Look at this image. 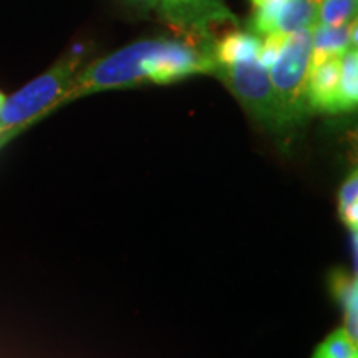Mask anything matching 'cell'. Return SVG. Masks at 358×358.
<instances>
[{"label": "cell", "mask_w": 358, "mask_h": 358, "mask_svg": "<svg viewBox=\"0 0 358 358\" xmlns=\"http://www.w3.org/2000/svg\"><path fill=\"white\" fill-rule=\"evenodd\" d=\"M216 66L211 52L201 50L189 42L140 40L78 71L62 105L106 90L133 88L145 83L169 85L191 75L214 73Z\"/></svg>", "instance_id": "1"}, {"label": "cell", "mask_w": 358, "mask_h": 358, "mask_svg": "<svg viewBox=\"0 0 358 358\" xmlns=\"http://www.w3.org/2000/svg\"><path fill=\"white\" fill-rule=\"evenodd\" d=\"M82 55L70 53L45 73L30 80L12 96L6 98L0 110V146L27 124L60 108L62 101L78 75Z\"/></svg>", "instance_id": "2"}, {"label": "cell", "mask_w": 358, "mask_h": 358, "mask_svg": "<svg viewBox=\"0 0 358 358\" xmlns=\"http://www.w3.org/2000/svg\"><path fill=\"white\" fill-rule=\"evenodd\" d=\"M312 29L308 27L289 34L275 64L268 70L284 128L301 122L308 111L307 77L310 70Z\"/></svg>", "instance_id": "3"}, {"label": "cell", "mask_w": 358, "mask_h": 358, "mask_svg": "<svg viewBox=\"0 0 358 358\" xmlns=\"http://www.w3.org/2000/svg\"><path fill=\"white\" fill-rule=\"evenodd\" d=\"M214 75L226 83L232 95L243 103L244 108L257 122L268 127L284 128L271 77L257 60L216 66Z\"/></svg>", "instance_id": "4"}, {"label": "cell", "mask_w": 358, "mask_h": 358, "mask_svg": "<svg viewBox=\"0 0 358 358\" xmlns=\"http://www.w3.org/2000/svg\"><path fill=\"white\" fill-rule=\"evenodd\" d=\"M340 73H342V57L329 58L319 65L310 66L307 77L308 110L327 115L338 113Z\"/></svg>", "instance_id": "5"}, {"label": "cell", "mask_w": 358, "mask_h": 358, "mask_svg": "<svg viewBox=\"0 0 358 358\" xmlns=\"http://www.w3.org/2000/svg\"><path fill=\"white\" fill-rule=\"evenodd\" d=\"M350 30L347 25H324L317 22L312 29L310 66H315L329 58L343 57L350 50Z\"/></svg>", "instance_id": "6"}, {"label": "cell", "mask_w": 358, "mask_h": 358, "mask_svg": "<svg viewBox=\"0 0 358 358\" xmlns=\"http://www.w3.org/2000/svg\"><path fill=\"white\" fill-rule=\"evenodd\" d=\"M261 40L252 32H229L213 45L211 55L217 66L232 65L237 62L256 60Z\"/></svg>", "instance_id": "7"}, {"label": "cell", "mask_w": 358, "mask_h": 358, "mask_svg": "<svg viewBox=\"0 0 358 358\" xmlns=\"http://www.w3.org/2000/svg\"><path fill=\"white\" fill-rule=\"evenodd\" d=\"M320 3L322 0H285L275 30L292 34L313 27L319 22Z\"/></svg>", "instance_id": "8"}, {"label": "cell", "mask_w": 358, "mask_h": 358, "mask_svg": "<svg viewBox=\"0 0 358 358\" xmlns=\"http://www.w3.org/2000/svg\"><path fill=\"white\" fill-rule=\"evenodd\" d=\"M163 8L174 22L194 24L208 17H227V12L219 6L217 0H163Z\"/></svg>", "instance_id": "9"}, {"label": "cell", "mask_w": 358, "mask_h": 358, "mask_svg": "<svg viewBox=\"0 0 358 358\" xmlns=\"http://www.w3.org/2000/svg\"><path fill=\"white\" fill-rule=\"evenodd\" d=\"M358 108V48L348 50L342 57L340 73L338 113Z\"/></svg>", "instance_id": "10"}, {"label": "cell", "mask_w": 358, "mask_h": 358, "mask_svg": "<svg viewBox=\"0 0 358 358\" xmlns=\"http://www.w3.org/2000/svg\"><path fill=\"white\" fill-rule=\"evenodd\" d=\"M358 13L357 0H322L319 12V24L347 25Z\"/></svg>", "instance_id": "11"}, {"label": "cell", "mask_w": 358, "mask_h": 358, "mask_svg": "<svg viewBox=\"0 0 358 358\" xmlns=\"http://www.w3.org/2000/svg\"><path fill=\"white\" fill-rule=\"evenodd\" d=\"M315 358H358V350L345 330L338 329L327 337L313 352Z\"/></svg>", "instance_id": "12"}, {"label": "cell", "mask_w": 358, "mask_h": 358, "mask_svg": "<svg viewBox=\"0 0 358 358\" xmlns=\"http://www.w3.org/2000/svg\"><path fill=\"white\" fill-rule=\"evenodd\" d=\"M284 3L285 0H271V2L264 3V6L254 8V15L250 17L249 22L250 32L262 35V37L274 32L277 29V20H279Z\"/></svg>", "instance_id": "13"}, {"label": "cell", "mask_w": 358, "mask_h": 358, "mask_svg": "<svg viewBox=\"0 0 358 358\" xmlns=\"http://www.w3.org/2000/svg\"><path fill=\"white\" fill-rule=\"evenodd\" d=\"M329 289L335 301L342 307H345L353 297V294L358 290V285L355 277H352L343 268H335L329 277Z\"/></svg>", "instance_id": "14"}, {"label": "cell", "mask_w": 358, "mask_h": 358, "mask_svg": "<svg viewBox=\"0 0 358 358\" xmlns=\"http://www.w3.org/2000/svg\"><path fill=\"white\" fill-rule=\"evenodd\" d=\"M289 34L279 32V30H274V32L267 34L266 38L261 42V47H259V53L256 60L261 64L266 70H271L272 65L275 64L277 57L284 47L285 40H287Z\"/></svg>", "instance_id": "15"}, {"label": "cell", "mask_w": 358, "mask_h": 358, "mask_svg": "<svg viewBox=\"0 0 358 358\" xmlns=\"http://www.w3.org/2000/svg\"><path fill=\"white\" fill-rule=\"evenodd\" d=\"M358 198V168L348 174L338 191V213H343Z\"/></svg>", "instance_id": "16"}, {"label": "cell", "mask_w": 358, "mask_h": 358, "mask_svg": "<svg viewBox=\"0 0 358 358\" xmlns=\"http://www.w3.org/2000/svg\"><path fill=\"white\" fill-rule=\"evenodd\" d=\"M343 310H345V327H343V330H345L348 338L352 340V343L358 350V290L353 294L347 306L343 307Z\"/></svg>", "instance_id": "17"}, {"label": "cell", "mask_w": 358, "mask_h": 358, "mask_svg": "<svg viewBox=\"0 0 358 358\" xmlns=\"http://www.w3.org/2000/svg\"><path fill=\"white\" fill-rule=\"evenodd\" d=\"M342 143L345 145V155L350 164L358 168V123L355 127L348 129L345 136L342 138Z\"/></svg>", "instance_id": "18"}, {"label": "cell", "mask_w": 358, "mask_h": 358, "mask_svg": "<svg viewBox=\"0 0 358 358\" xmlns=\"http://www.w3.org/2000/svg\"><path fill=\"white\" fill-rule=\"evenodd\" d=\"M340 217L352 232L358 231V198L348 206L345 211L340 213Z\"/></svg>", "instance_id": "19"}, {"label": "cell", "mask_w": 358, "mask_h": 358, "mask_svg": "<svg viewBox=\"0 0 358 358\" xmlns=\"http://www.w3.org/2000/svg\"><path fill=\"white\" fill-rule=\"evenodd\" d=\"M348 30H350V45L353 48H358V13L348 24Z\"/></svg>", "instance_id": "20"}, {"label": "cell", "mask_w": 358, "mask_h": 358, "mask_svg": "<svg viewBox=\"0 0 358 358\" xmlns=\"http://www.w3.org/2000/svg\"><path fill=\"white\" fill-rule=\"evenodd\" d=\"M353 254H355V271L358 272V231H353Z\"/></svg>", "instance_id": "21"}, {"label": "cell", "mask_w": 358, "mask_h": 358, "mask_svg": "<svg viewBox=\"0 0 358 358\" xmlns=\"http://www.w3.org/2000/svg\"><path fill=\"white\" fill-rule=\"evenodd\" d=\"M267 2H271V0H250V3H252L254 8L261 7V6H264V3H267Z\"/></svg>", "instance_id": "22"}, {"label": "cell", "mask_w": 358, "mask_h": 358, "mask_svg": "<svg viewBox=\"0 0 358 358\" xmlns=\"http://www.w3.org/2000/svg\"><path fill=\"white\" fill-rule=\"evenodd\" d=\"M6 95H3L2 92H0V110H2V105H3V101H6Z\"/></svg>", "instance_id": "23"}, {"label": "cell", "mask_w": 358, "mask_h": 358, "mask_svg": "<svg viewBox=\"0 0 358 358\" xmlns=\"http://www.w3.org/2000/svg\"><path fill=\"white\" fill-rule=\"evenodd\" d=\"M141 2H156V0H141Z\"/></svg>", "instance_id": "24"}, {"label": "cell", "mask_w": 358, "mask_h": 358, "mask_svg": "<svg viewBox=\"0 0 358 358\" xmlns=\"http://www.w3.org/2000/svg\"><path fill=\"white\" fill-rule=\"evenodd\" d=\"M355 280H357V285H358V272H357V277H355Z\"/></svg>", "instance_id": "25"}, {"label": "cell", "mask_w": 358, "mask_h": 358, "mask_svg": "<svg viewBox=\"0 0 358 358\" xmlns=\"http://www.w3.org/2000/svg\"><path fill=\"white\" fill-rule=\"evenodd\" d=\"M357 2H358V0H357Z\"/></svg>", "instance_id": "26"}]
</instances>
